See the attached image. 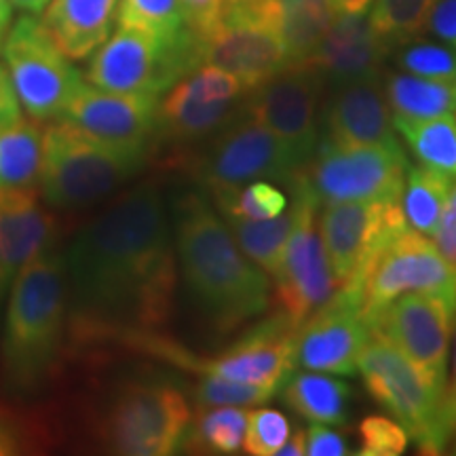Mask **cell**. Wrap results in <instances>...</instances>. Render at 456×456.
I'll return each mask as SVG.
<instances>
[{"label": "cell", "instance_id": "cell-1", "mask_svg": "<svg viewBox=\"0 0 456 456\" xmlns=\"http://www.w3.org/2000/svg\"><path fill=\"white\" fill-rule=\"evenodd\" d=\"M68 322L77 346L131 345L167 323L175 289L174 232L155 182L108 199L64 254Z\"/></svg>", "mask_w": 456, "mask_h": 456}, {"label": "cell", "instance_id": "cell-2", "mask_svg": "<svg viewBox=\"0 0 456 456\" xmlns=\"http://www.w3.org/2000/svg\"><path fill=\"white\" fill-rule=\"evenodd\" d=\"M174 245L188 294L220 332L269 311V275L252 265L228 224L195 192L175 203Z\"/></svg>", "mask_w": 456, "mask_h": 456}, {"label": "cell", "instance_id": "cell-3", "mask_svg": "<svg viewBox=\"0 0 456 456\" xmlns=\"http://www.w3.org/2000/svg\"><path fill=\"white\" fill-rule=\"evenodd\" d=\"M68 283L64 256L38 254L15 279L4 311L0 359L13 389L32 391L49 379L66 346Z\"/></svg>", "mask_w": 456, "mask_h": 456}, {"label": "cell", "instance_id": "cell-4", "mask_svg": "<svg viewBox=\"0 0 456 456\" xmlns=\"http://www.w3.org/2000/svg\"><path fill=\"white\" fill-rule=\"evenodd\" d=\"M146 157L108 146L66 118H55L43 129L38 195L57 212H83L112 199L144 167Z\"/></svg>", "mask_w": 456, "mask_h": 456}, {"label": "cell", "instance_id": "cell-5", "mask_svg": "<svg viewBox=\"0 0 456 456\" xmlns=\"http://www.w3.org/2000/svg\"><path fill=\"white\" fill-rule=\"evenodd\" d=\"M201 64V45L192 30L159 37L140 28H121L94 51L85 77L117 94L155 95L174 87Z\"/></svg>", "mask_w": 456, "mask_h": 456}, {"label": "cell", "instance_id": "cell-6", "mask_svg": "<svg viewBox=\"0 0 456 456\" xmlns=\"http://www.w3.org/2000/svg\"><path fill=\"white\" fill-rule=\"evenodd\" d=\"M184 393L163 380L118 385L100 419V440L114 454L165 456L184 444L191 427Z\"/></svg>", "mask_w": 456, "mask_h": 456}, {"label": "cell", "instance_id": "cell-7", "mask_svg": "<svg viewBox=\"0 0 456 456\" xmlns=\"http://www.w3.org/2000/svg\"><path fill=\"white\" fill-rule=\"evenodd\" d=\"M408 167V157L399 142L342 146L322 138L292 184L305 186L319 205L402 201Z\"/></svg>", "mask_w": 456, "mask_h": 456}, {"label": "cell", "instance_id": "cell-8", "mask_svg": "<svg viewBox=\"0 0 456 456\" xmlns=\"http://www.w3.org/2000/svg\"><path fill=\"white\" fill-rule=\"evenodd\" d=\"M357 370L376 402L406 427L423 454L446 450L440 431L444 387L433 383L389 340L372 336L359 353Z\"/></svg>", "mask_w": 456, "mask_h": 456}, {"label": "cell", "instance_id": "cell-9", "mask_svg": "<svg viewBox=\"0 0 456 456\" xmlns=\"http://www.w3.org/2000/svg\"><path fill=\"white\" fill-rule=\"evenodd\" d=\"M296 332L298 328H294L288 317L277 311L275 315L258 323L252 332L239 338L231 349L216 357L192 355L161 334L148 336L140 342V349L191 372L214 374L226 380L271 387L279 391L294 374Z\"/></svg>", "mask_w": 456, "mask_h": 456}, {"label": "cell", "instance_id": "cell-10", "mask_svg": "<svg viewBox=\"0 0 456 456\" xmlns=\"http://www.w3.org/2000/svg\"><path fill=\"white\" fill-rule=\"evenodd\" d=\"M3 55L20 104L34 121L61 118L81 89V72L57 47L43 20L17 17L3 43Z\"/></svg>", "mask_w": 456, "mask_h": 456}, {"label": "cell", "instance_id": "cell-11", "mask_svg": "<svg viewBox=\"0 0 456 456\" xmlns=\"http://www.w3.org/2000/svg\"><path fill=\"white\" fill-rule=\"evenodd\" d=\"M408 228L402 201L328 203L319 232L340 292L362 306L363 285L380 249Z\"/></svg>", "mask_w": 456, "mask_h": 456}, {"label": "cell", "instance_id": "cell-12", "mask_svg": "<svg viewBox=\"0 0 456 456\" xmlns=\"http://www.w3.org/2000/svg\"><path fill=\"white\" fill-rule=\"evenodd\" d=\"M201 64L231 72L248 91L258 89L289 61L275 28L273 0L262 3H224L220 24L199 38Z\"/></svg>", "mask_w": 456, "mask_h": 456}, {"label": "cell", "instance_id": "cell-13", "mask_svg": "<svg viewBox=\"0 0 456 456\" xmlns=\"http://www.w3.org/2000/svg\"><path fill=\"white\" fill-rule=\"evenodd\" d=\"M289 188L298 205V218L271 279L279 313L288 317L294 328H300L334 298L340 285L317 228V209L322 205L305 186L292 184Z\"/></svg>", "mask_w": 456, "mask_h": 456}, {"label": "cell", "instance_id": "cell-14", "mask_svg": "<svg viewBox=\"0 0 456 456\" xmlns=\"http://www.w3.org/2000/svg\"><path fill=\"white\" fill-rule=\"evenodd\" d=\"M323 85L311 64H289L245 100V112L275 135L298 171L322 140Z\"/></svg>", "mask_w": 456, "mask_h": 456}, {"label": "cell", "instance_id": "cell-15", "mask_svg": "<svg viewBox=\"0 0 456 456\" xmlns=\"http://www.w3.org/2000/svg\"><path fill=\"white\" fill-rule=\"evenodd\" d=\"M197 174L214 199L237 192L256 180L292 184L298 169L269 129L243 110L222 127L197 161Z\"/></svg>", "mask_w": 456, "mask_h": 456}, {"label": "cell", "instance_id": "cell-16", "mask_svg": "<svg viewBox=\"0 0 456 456\" xmlns=\"http://www.w3.org/2000/svg\"><path fill=\"white\" fill-rule=\"evenodd\" d=\"M249 91L231 72L203 64L186 74L159 102L157 135L174 146L214 138L243 110Z\"/></svg>", "mask_w": 456, "mask_h": 456}, {"label": "cell", "instance_id": "cell-17", "mask_svg": "<svg viewBox=\"0 0 456 456\" xmlns=\"http://www.w3.org/2000/svg\"><path fill=\"white\" fill-rule=\"evenodd\" d=\"M425 292L456 298V265L431 237L403 228L376 256L363 285L362 313L370 322L403 294Z\"/></svg>", "mask_w": 456, "mask_h": 456}, {"label": "cell", "instance_id": "cell-18", "mask_svg": "<svg viewBox=\"0 0 456 456\" xmlns=\"http://www.w3.org/2000/svg\"><path fill=\"white\" fill-rule=\"evenodd\" d=\"M456 323V298L412 292L391 302L368 322L370 334L389 340L433 383L446 387L450 336Z\"/></svg>", "mask_w": 456, "mask_h": 456}, {"label": "cell", "instance_id": "cell-19", "mask_svg": "<svg viewBox=\"0 0 456 456\" xmlns=\"http://www.w3.org/2000/svg\"><path fill=\"white\" fill-rule=\"evenodd\" d=\"M157 112L155 95L117 94L83 83L61 118L108 146L148 155L157 134Z\"/></svg>", "mask_w": 456, "mask_h": 456}, {"label": "cell", "instance_id": "cell-20", "mask_svg": "<svg viewBox=\"0 0 456 456\" xmlns=\"http://www.w3.org/2000/svg\"><path fill=\"white\" fill-rule=\"evenodd\" d=\"M370 338L372 334L362 306L338 289L323 309L298 328L294 362L311 372L353 376L359 353Z\"/></svg>", "mask_w": 456, "mask_h": 456}, {"label": "cell", "instance_id": "cell-21", "mask_svg": "<svg viewBox=\"0 0 456 456\" xmlns=\"http://www.w3.org/2000/svg\"><path fill=\"white\" fill-rule=\"evenodd\" d=\"M55 216L34 188L0 192V305L28 262L47 252Z\"/></svg>", "mask_w": 456, "mask_h": 456}, {"label": "cell", "instance_id": "cell-22", "mask_svg": "<svg viewBox=\"0 0 456 456\" xmlns=\"http://www.w3.org/2000/svg\"><path fill=\"white\" fill-rule=\"evenodd\" d=\"M322 138L334 144H397L380 78L336 85L322 114Z\"/></svg>", "mask_w": 456, "mask_h": 456}, {"label": "cell", "instance_id": "cell-23", "mask_svg": "<svg viewBox=\"0 0 456 456\" xmlns=\"http://www.w3.org/2000/svg\"><path fill=\"white\" fill-rule=\"evenodd\" d=\"M387 55L389 45L376 34L366 13H340L306 64L336 87L363 78H380Z\"/></svg>", "mask_w": 456, "mask_h": 456}, {"label": "cell", "instance_id": "cell-24", "mask_svg": "<svg viewBox=\"0 0 456 456\" xmlns=\"http://www.w3.org/2000/svg\"><path fill=\"white\" fill-rule=\"evenodd\" d=\"M118 0H51L43 24L70 60H87L110 37Z\"/></svg>", "mask_w": 456, "mask_h": 456}, {"label": "cell", "instance_id": "cell-25", "mask_svg": "<svg viewBox=\"0 0 456 456\" xmlns=\"http://www.w3.org/2000/svg\"><path fill=\"white\" fill-rule=\"evenodd\" d=\"M275 28L292 64L309 61L338 17L332 0H273Z\"/></svg>", "mask_w": 456, "mask_h": 456}, {"label": "cell", "instance_id": "cell-26", "mask_svg": "<svg viewBox=\"0 0 456 456\" xmlns=\"http://www.w3.org/2000/svg\"><path fill=\"white\" fill-rule=\"evenodd\" d=\"M283 403L311 423L345 425L349 416L351 387L323 372L292 374L283 385Z\"/></svg>", "mask_w": 456, "mask_h": 456}, {"label": "cell", "instance_id": "cell-27", "mask_svg": "<svg viewBox=\"0 0 456 456\" xmlns=\"http://www.w3.org/2000/svg\"><path fill=\"white\" fill-rule=\"evenodd\" d=\"M387 102L397 117L436 118L456 110V81H436L416 74H387Z\"/></svg>", "mask_w": 456, "mask_h": 456}, {"label": "cell", "instance_id": "cell-28", "mask_svg": "<svg viewBox=\"0 0 456 456\" xmlns=\"http://www.w3.org/2000/svg\"><path fill=\"white\" fill-rule=\"evenodd\" d=\"M393 129L425 167L456 178V121L452 114L436 118L393 117Z\"/></svg>", "mask_w": 456, "mask_h": 456}, {"label": "cell", "instance_id": "cell-29", "mask_svg": "<svg viewBox=\"0 0 456 456\" xmlns=\"http://www.w3.org/2000/svg\"><path fill=\"white\" fill-rule=\"evenodd\" d=\"M43 129L26 118L0 127V192L38 184Z\"/></svg>", "mask_w": 456, "mask_h": 456}, {"label": "cell", "instance_id": "cell-30", "mask_svg": "<svg viewBox=\"0 0 456 456\" xmlns=\"http://www.w3.org/2000/svg\"><path fill=\"white\" fill-rule=\"evenodd\" d=\"M296 218H298V205L296 201L288 212L275 216L269 220H245V218H224L228 228H231L232 237L241 252L249 260L256 262L266 275H275L279 260L292 235Z\"/></svg>", "mask_w": 456, "mask_h": 456}, {"label": "cell", "instance_id": "cell-31", "mask_svg": "<svg viewBox=\"0 0 456 456\" xmlns=\"http://www.w3.org/2000/svg\"><path fill=\"white\" fill-rule=\"evenodd\" d=\"M452 180L450 175L425 165L420 167L410 165L402 192V212L414 231L436 237L448 195L452 191Z\"/></svg>", "mask_w": 456, "mask_h": 456}, {"label": "cell", "instance_id": "cell-32", "mask_svg": "<svg viewBox=\"0 0 456 456\" xmlns=\"http://www.w3.org/2000/svg\"><path fill=\"white\" fill-rule=\"evenodd\" d=\"M195 423L188 427L184 444L188 452L201 454H237L243 446L248 414L237 406L201 408Z\"/></svg>", "mask_w": 456, "mask_h": 456}, {"label": "cell", "instance_id": "cell-33", "mask_svg": "<svg viewBox=\"0 0 456 456\" xmlns=\"http://www.w3.org/2000/svg\"><path fill=\"white\" fill-rule=\"evenodd\" d=\"M436 0H374L370 24L393 47L414 43L427 30Z\"/></svg>", "mask_w": 456, "mask_h": 456}, {"label": "cell", "instance_id": "cell-34", "mask_svg": "<svg viewBox=\"0 0 456 456\" xmlns=\"http://www.w3.org/2000/svg\"><path fill=\"white\" fill-rule=\"evenodd\" d=\"M117 21L121 28H140L159 37L192 30L182 0H118Z\"/></svg>", "mask_w": 456, "mask_h": 456}, {"label": "cell", "instance_id": "cell-35", "mask_svg": "<svg viewBox=\"0 0 456 456\" xmlns=\"http://www.w3.org/2000/svg\"><path fill=\"white\" fill-rule=\"evenodd\" d=\"M224 218L269 220L288 209V197L273 182L256 180L231 195L214 199Z\"/></svg>", "mask_w": 456, "mask_h": 456}, {"label": "cell", "instance_id": "cell-36", "mask_svg": "<svg viewBox=\"0 0 456 456\" xmlns=\"http://www.w3.org/2000/svg\"><path fill=\"white\" fill-rule=\"evenodd\" d=\"M201 379L195 385L197 408H216V406H237L249 408L260 406L273 399L277 389L249 383H237L226 380L214 374H199Z\"/></svg>", "mask_w": 456, "mask_h": 456}, {"label": "cell", "instance_id": "cell-37", "mask_svg": "<svg viewBox=\"0 0 456 456\" xmlns=\"http://www.w3.org/2000/svg\"><path fill=\"white\" fill-rule=\"evenodd\" d=\"M289 420L279 410L260 408L248 414L243 452L254 456H275L289 437Z\"/></svg>", "mask_w": 456, "mask_h": 456}, {"label": "cell", "instance_id": "cell-38", "mask_svg": "<svg viewBox=\"0 0 456 456\" xmlns=\"http://www.w3.org/2000/svg\"><path fill=\"white\" fill-rule=\"evenodd\" d=\"M399 68L416 77L456 81V51L433 43H408L397 57Z\"/></svg>", "mask_w": 456, "mask_h": 456}, {"label": "cell", "instance_id": "cell-39", "mask_svg": "<svg viewBox=\"0 0 456 456\" xmlns=\"http://www.w3.org/2000/svg\"><path fill=\"white\" fill-rule=\"evenodd\" d=\"M410 433L387 416H368L359 423V456H399L406 452Z\"/></svg>", "mask_w": 456, "mask_h": 456}, {"label": "cell", "instance_id": "cell-40", "mask_svg": "<svg viewBox=\"0 0 456 456\" xmlns=\"http://www.w3.org/2000/svg\"><path fill=\"white\" fill-rule=\"evenodd\" d=\"M32 431L13 410L0 406V456L21 454L24 448L30 446Z\"/></svg>", "mask_w": 456, "mask_h": 456}, {"label": "cell", "instance_id": "cell-41", "mask_svg": "<svg viewBox=\"0 0 456 456\" xmlns=\"http://www.w3.org/2000/svg\"><path fill=\"white\" fill-rule=\"evenodd\" d=\"M188 26L199 38L208 37L220 24L224 13V0H182Z\"/></svg>", "mask_w": 456, "mask_h": 456}, {"label": "cell", "instance_id": "cell-42", "mask_svg": "<svg viewBox=\"0 0 456 456\" xmlns=\"http://www.w3.org/2000/svg\"><path fill=\"white\" fill-rule=\"evenodd\" d=\"M306 454L309 456H346L351 454L345 436L322 423L306 427Z\"/></svg>", "mask_w": 456, "mask_h": 456}, {"label": "cell", "instance_id": "cell-43", "mask_svg": "<svg viewBox=\"0 0 456 456\" xmlns=\"http://www.w3.org/2000/svg\"><path fill=\"white\" fill-rule=\"evenodd\" d=\"M427 28L456 49V0H436Z\"/></svg>", "mask_w": 456, "mask_h": 456}, {"label": "cell", "instance_id": "cell-44", "mask_svg": "<svg viewBox=\"0 0 456 456\" xmlns=\"http://www.w3.org/2000/svg\"><path fill=\"white\" fill-rule=\"evenodd\" d=\"M436 243L440 252L456 265V186L448 195L446 208H444L440 226L436 232Z\"/></svg>", "mask_w": 456, "mask_h": 456}, {"label": "cell", "instance_id": "cell-45", "mask_svg": "<svg viewBox=\"0 0 456 456\" xmlns=\"http://www.w3.org/2000/svg\"><path fill=\"white\" fill-rule=\"evenodd\" d=\"M440 431L444 444H448L456 437V340L452 353V372H450L448 385L444 387L442 408H440Z\"/></svg>", "mask_w": 456, "mask_h": 456}, {"label": "cell", "instance_id": "cell-46", "mask_svg": "<svg viewBox=\"0 0 456 456\" xmlns=\"http://www.w3.org/2000/svg\"><path fill=\"white\" fill-rule=\"evenodd\" d=\"M21 104L17 98L13 81L7 68L0 64V127H9L17 121H21Z\"/></svg>", "mask_w": 456, "mask_h": 456}, {"label": "cell", "instance_id": "cell-47", "mask_svg": "<svg viewBox=\"0 0 456 456\" xmlns=\"http://www.w3.org/2000/svg\"><path fill=\"white\" fill-rule=\"evenodd\" d=\"M306 454V429L305 427H296V429L289 433V437L279 450L277 456H302Z\"/></svg>", "mask_w": 456, "mask_h": 456}, {"label": "cell", "instance_id": "cell-48", "mask_svg": "<svg viewBox=\"0 0 456 456\" xmlns=\"http://www.w3.org/2000/svg\"><path fill=\"white\" fill-rule=\"evenodd\" d=\"M338 13L345 15H362L372 7L374 0H332Z\"/></svg>", "mask_w": 456, "mask_h": 456}, {"label": "cell", "instance_id": "cell-49", "mask_svg": "<svg viewBox=\"0 0 456 456\" xmlns=\"http://www.w3.org/2000/svg\"><path fill=\"white\" fill-rule=\"evenodd\" d=\"M49 3L51 0H11V4H13L15 9L24 11V13H32V15L43 13Z\"/></svg>", "mask_w": 456, "mask_h": 456}, {"label": "cell", "instance_id": "cell-50", "mask_svg": "<svg viewBox=\"0 0 456 456\" xmlns=\"http://www.w3.org/2000/svg\"><path fill=\"white\" fill-rule=\"evenodd\" d=\"M9 24H11V17L0 15V49H3L4 37H7V32H9Z\"/></svg>", "mask_w": 456, "mask_h": 456}, {"label": "cell", "instance_id": "cell-51", "mask_svg": "<svg viewBox=\"0 0 456 456\" xmlns=\"http://www.w3.org/2000/svg\"><path fill=\"white\" fill-rule=\"evenodd\" d=\"M0 15L4 17L13 15V4H11V0H0Z\"/></svg>", "mask_w": 456, "mask_h": 456}, {"label": "cell", "instance_id": "cell-52", "mask_svg": "<svg viewBox=\"0 0 456 456\" xmlns=\"http://www.w3.org/2000/svg\"><path fill=\"white\" fill-rule=\"evenodd\" d=\"M224 3H262V0H224Z\"/></svg>", "mask_w": 456, "mask_h": 456}, {"label": "cell", "instance_id": "cell-53", "mask_svg": "<svg viewBox=\"0 0 456 456\" xmlns=\"http://www.w3.org/2000/svg\"><path fill=\"white\" fill-rule=\"evenodd\" d=\"M454 454H456V442H454Z\"/></svg>", "mask_w": 456, "mask_h": 456}]
</instances>
